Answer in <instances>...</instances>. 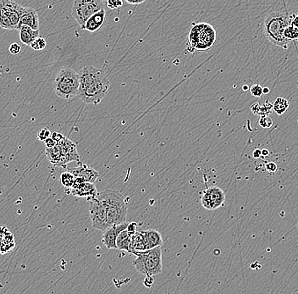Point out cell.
I'll return each mask as SVG.
<instances>
[{
	"mask_svg": "<svg viewBox=\"0 0 298 294\" xmlns=\"http://www.w3.org/2000/svg\"><path fill=\"white\" fill-rule=\"evenodd\" d=\"M262 155H263V156H268V155H270V151L268 150V149H263V150H262Z\"/></svg>",
	"mask_w": 298,
	"mask_h": 294,
	"instance_id": "cell-42",
	"label": "cell"
},
{
	"mask_svg": "<svg viewBox=\"0 0 298 294\" xmlns=\"http://www.w3.org/2000/svg\"><path fill=\"white\" fill-rule=\"evenodd\" d=\"M23 6L11 0H0V27L18 30Z\"/></svg>",
	"mask_w": 298,
	"mask_h": 294,
	"instance_id": "cell-7",
	"label": "cell"
},
{
	"mask_svg": "<svg viewBox=\"0 0 298 294\" xmlns=\"http://www.w3.org/2000/svg\"><path fill=\"white\" fill-rule=\"evenodd\" d=\"M70 193L73 196L78 198H86L87 200L94 198L98 196V191L96 189L94 183L92 182H86L83 188L79 189H70Z\"/></svg>",
	"mask_w": 298,
	"mask_h": 294,
	"instance_id": "cell-16",
	"label": "cell"
},
{
	"mask_svg": "<svg viewBox=\"0 0 298 294\" xmlns=\"http://www.w3.org/2000/svg\"><path fill=\"white\" fill-rule=\"evenodd\" d=\"M44 143L45 145H46V147H54V146H55V145L57 144V143H56L53 138H51V137L46 138L44 140Z\"/></svg>",
	"mask_w": 298,
	"mask_h": 294,
	"instance_id": "cell-38",
	"label": "cell"
},
{
	"mask_svg": "<svg viewBox=\"0 0 298 294\" xmlns=\"http://www.w3.org/2000/svg\"><path fill=\"white\" fill-rule=\"evenodd\" d=\"M127 230L130 232L131 235L136 233L137 231V224L136 222H131L128 223V226L127 227Z\"/></svg>",
	"mask_w": 298,
	"mask_h": 294,
	"instance_id": "cell-34",
	"label": "cell"
},
{
	"mask_svg": "<svg viewBox=\"0 0 298 294\" xmlns=\"http://www.w3.org/2000/svg\"><path fill=\"white\" fill-rule=\"evenodd\" d=\"M273 110V105L270 103L266 102L263 106H260V111L259 115H268Z\"/></svg>",
	"mask_w": 298,
	"mask_h": 294,
	"instance_id": "cell-28",
	"label": "cell"
},
{
	"mask_svg": "<svg viewBox=\"0 0 298 294\" xmlns=\"http://www.w3.org/2000/svg\"><path fill=\"white\" fill-rule=\"evenodd\" d=\"M74 179H75V176L70 171L66 170L65 172H63L61 175V183L65 188H71V186L73 184Z\"/></svg>",
	"mask_w": 298,
	"mask_h": 294,
	"instance_id": "cell-24",
	"label": "cell"
},
{
	"mask_svg": "<svg viewBox=\"0 0 298 294\" xmlns=\"http://www.w3.org/2000/svg\"><path fill=\"white\" fill-rule=\"evenodd\" d=\"M128 4H132V5H137L141 3H144L146 0H125Z\"/></svg>",
	"mask_w": 298,
	"mask_h": 294,
	"instance_id": "cell-39",
	"label": "cell"
},
{
	"mask_svg": "<svg viewBox=\"0 0 298 294\" xmlns=\"http://www.w3.org/2000/svg\"><path fill=\"white\" fill-rule=\"evenodd\" d=\"M105 18H106V12L105 9H102L98 12L93 14L92 16H90V18L86 21L83 30H86L89 32L99 31V29L105 25Z\"/></svg>",
	"mask_w": 298,
	"mask_h": 294,
	"instance_id": "cell-15",
	"label": "cell"
},
{
	"mask_svg": "<svg viewBox=\"0 0 298 294\" xmlns=\"http://www.w3.org/2000/svg\"><path fill=\"white\" fill-rule=\"evenodd\" d=\"M202 205L209 210H214L221 207L225 201V193L217 186L207 189L201 198Z\"/></svg>",
	"mask_w": 298,
	"mask_h": 294,
	"instance_id": "cell-10",
	"label": "cell"
},
{
	"mask_svg": "<svg viewBox=\"0 0 298 294\" xmlns=\"http://www.w3.org/2000/svg\"><path fill=\"white\" fill-rule=\"evenodd\" d=\"M270 90L269 87H263V94H268L270 93Z\"/></svg>",
	"mask_w": 298,
	"mask_h": 294,
	"instance_id": "cell-43",
	"label": "cell"
},
{
	"mask_svg": "<svg viewBox=\"0 0 298 294\" xmlns=\"http://www.w3.org/2000/svg\"><path fill=\"white\" fill-rule=\"evenodd\" d=\"M251 110L254 113V115H259L260 111V105L258 103H254L253 105L251 106Z\"/></svg>",
	"mask_w": 298,
	"mask_h": 294,
	"instance_id": "cell-37",
	"label": "cell"
},
{
	"mask_svg": "<svg viewBox=\"0 0 298 294\" xmlns=\"http://www.w3.org/2000/svg\"><path fill=\"white\" fill-rule=\"evenodd\" d=\"M47 45H48V42L43 38L38 37L32 42L30 47L36 51H40V50H43L47 47Z\"/></svg>",
	"mask_w": 298,
	"mask_h": 294,
	"instance_id": "cell-25",
	"label": "cell"
},
{
	"mask_svg": "<svg viewBox=\"0 0 298 294\" xmlns=\"http://www.w3.org/2000/svg\"><path fill=\"white\" fill-rule=\"evenodd\" d=\"M265 168H266L267 170L270 173L276 172L277 169H278L277 165H276L275 162H269V163H267L266 166H265Z\"/></svg>",
	"mask_w": 298,
	"mask_h": 294,
	"instance_id": "cell-33",
	"label": "cell"
},
{
	"mask_svg": "<svg viewBox=\"0 0 298 294\" xmlns=\"http://www.w3.org/2000/svg\"><path fill=\"white\" fill-rule=\"evenodd\" d=\"M102 9H105L103 0H75L71 13L81 28L84 29L90 16Z\"/></svg>",
	"mask_w": 298,
	"mask_h": 294,
	"instance_id": "cell-8",
	"label": "cell"
},
{
	"mask_svg": "<svg viewBox=\"0 0 298 294\" xmlns=\"http://www.w3.org/2000/svg\"><path fill=\"white\" fill-rule=\"evenodd\" d=\"M127 226L128 223L126 221L121 224L113 225L108 227L107 229H105L102 237L103 243L109 250L112 249L116 250V239L118 235L121 233L122 231L127 229Z\"/></svg>",
	"mask_w": 298,
	"mask_h": 294,
	"instance_id": "cell-12",
	"label": "cell"
},
{
	"mask_svg": "<svg viewBox=\"0 0 298 294\" xmlns=\"http://www.w3.org/2000/svg\"><path fill=\"white\" fill-rule=\"evenodd\" d=\"M103 1H105V0H103Z\"/></svg>",
	"mask_w": 298,
	"mask_h": 294,
	"instance_id": "cell-45",
	"label": "cell"
},
{
	"mask_svg": "<svg viewBox=\"0 0 298 294\" xmlns=\"http://www.w3.org/2000/svg\"><path fill=\"white\" fill-rule=\"evenodd\" d=\"M50 137L58 144V143H60V142L63 139L64 136H63V135L60 133V132L54 131V133H51Z\"/></svg>",
	"mask_w": 298,
	"mask_h": 294,
	"instance_id": "cell-36",
	"label": "cell"
},
{
	"mask_svg": "<svg viewBox=\"0 0 298 294\" xmlns=\"http://www.w3.org/2000/svg\"><path fill=\"white\" fill-rule=\"evenodd\" d=\"M216 31L209 23L194 24L188 34L187 49L191 53L208 51L214 45Z\"/></svg>",
	"mask_w": 298,
	"mask_h": 294,
	"instance_id": "cell-4",
	"label": "cell"
},
{
	"mask_svg": "<svg viewBox=\"0 0 298 294\" xmlns=\"http://www.w3.org/2000/svg\"><path fill=\"white\" fill-rule=\"evenodd\" d=\"M291 25L296 26L298 28V14L292 16V21H291Z\"/></svg>",
	"mask_w": 298,
	"mask_h": 294,
	"instance_id": "cell-40",
	"label": "cell"
},
{
	"mask_svg": "<svg viewBox=\"0 0 298 294\" xmlns=\"http://www.w3.org/2000/svg\"><path fill=\"white\" fill-rule=\"evenodd\" d=\"M284 36L286 39L292 41H298V28L292 25H289L284 32Z\"/></svg>",
	"mask_w": 298,
	"mask_h": 294,
	"instance_id": "cell-23",
	"label": "cell"
},
{
	"mask_svg": "<svg viewBox=\"0 0 298 294\" xmlns=\"http://www.w3.org/2000/svg\"><path fill=\"white\" fill-rule=\"evenodd\" d=\"M51 136V132L47 128H43L39 131L38 133V140L44 141L46 138H49Z\"/></svg>",
	"mask_w": 298,
	"mask_h": 294,
	"instance_id": "cell-31",
	"label": "cell"
},
{
	"mask_svg": "<svg viewBox=\"0 0 298 294\" xmlns=\"http://www.w3.org/2000/svg\"><path fill=\"white\" fill-rule=\"evenodd\" d=\"M98 198L106 208L108 226L121 224L127 221V207L124 196L121 192L106 189L98 193Z\"/></svg>",
	"mask_w": 298,
	"mask_h": 294,
	"instance_id": "cell-3",
	"label": "cell"
},
{
	"mask_svg": "<svg viewBox=\"0 0 298 294\" xmlns=\"http://www.w3.org/2000/svg\"><path fill=\"white\" fill-rule=\"evenodd\" d=\"M79 86V74L71 68H64L60 70L55 77L54 93L61 99H73L78 96Z\"/></svg>",
	"mask_w": 298,
	"mask_h": 294,
	"instance_id": "cell-5",
	"label": "cell"
},
{
	"mask_svg": "<svg viewBox=\"0 0 298 294\" xmlns=\"http://www.w3.org/2000/svg\"><path fill=\"white\" fill-rule=\"evenodd\" d=\"M133 266L137 272L145 276L160 274L163 270L161 246L141 252L134 260Z\"/></svg>",
	"mask_w": 298,
	"mask_h": 294,
	"instance_id": "cell-6",
	"label": "cell"
},
{
	"mask_svg": "<svg viewBox=\"0 0 298 294\" xmlns=\"http://www.w3.org/2000/svg\"><path fill=\"white\" fill-rule=\"evenodd\" d=\"M58 145L61 147V159L58 167L65 168V166L71 161L79 162V154L76 150V145L74 142L69 138L64 137L63 139L58 143Z\"/></svg>",
	"mask_w": 298,
	"mask_h": 294,
	"instance_id": "cell-11",
	"label": "cell"
},
{
	"mask_svg": "<svg viewBox=\"0 0 298 294\" xmlns=\"http://www.w3.org/2000/svg\"><path fill=\"white\" fill-rule=\"evenodd\" d=\"M85 183H86V181L83 179V178L75 176V179H74L73 184L71 186V189H81V188H83V186L85 185Z\"/></svg>",
	"mask_w": 298,
	"mask_h": 294,
	"instance_id": "cell-30",
	"label": "cell"
},
{
	"mask_svg": "<svg viewBox=\"0 0 298 294\" xmlns=\"http://www.w3.org/2000/svg\"><path fill=\"white\" fill-rule=\"evenodd\" d=\"M248 86H243V89L244 90H248Z\"/></svg>",
	"mask_w": 298,
	"mask_h": 294,
	"instance_id": "cell-44",
	"label": "cell"
},
{
	"mask_svg": "<svg viewBox=\"0 0 298 294\" xmlns=\"http://www.w3.org/2000/svg\"><path fill=\"white\" fill-rule=\"evenodd\" d=\"M20 40L21 41L23 44L30 46L32 42L39 37L38 30H34L28 26H23L20 27L19 30Z\"/></svg>",
	"mask_w": 298,
	"mask_h": 294,
	"instance_id": "cell-19",
	"label": "cell"
},
{
	"mask_svg": "<svg viewBox=\"0 0 298 294\" xmlns=\"http://www.w3.org/2000/svg\"><path fill=\"white\" fill-rule=\"evenodd\" d=\"M46 154L48 160L55 167L59 166L61 159V151L60 146L56 144L54 147H46Z\"/></svg>",
	"mask_w": 298,
	"mask_h": 294,
	"instance_id": "cell-21",
	"label": "cell"
},
{
	"mask_svg": "<svg viewBox=\"0 0 298 294\" xmlns=\"http://www.w3.org/2000/svg\"><path fill=\"white\" fill-rule=\"evenodd\" d=\"M65 169L67 171H70L71 174H73L76 177H82L86 182L94 183L99 176V172L97 170L86 164H81L79 167L73 168L65 167Z\"/></svg>",
	"mask_w": 298,
	"mask_h": 294,
	"instance_id": "cell-13",
	"label": "cell"
},
{
	"mask_svg": "<svg viewBox=\"0 0 298 294\" xmlns=\"http://www.w3.org/2000/svg\"><path fill=\"white\" fill-rule=\"evenodd\" d=\"M21 46H20L18 43H16V42H14V43H12V44L10 45V54H12V55H18L20 52H21Z\"/></svg>",
	"mask_w": 298,
	"mask_h": 294,
	"instance_id": "cell-32",
	"label": "cell"
},
{
	"mask_svg": "<svg viewBox=\"0 0 298 294\" xmlns=\"http://www.w3.org/2000/svg\"><path fill=\"white\" fill-rule=\"evenodd\" d=\"M23 25L30 26L34 30H38L39 21H38V13L35 10H33L32 8L23 7L22 13H21V19H20L18 30Z\"/></svg>",
	"mask_w": 298,
	"mask_h": 294,
	"instance_id": "cell-14",
	"label": "cell"
},
{
	"mask_svg": "<svg viewBox=\"0 0 298 294\" xmlns=\"http://www.w3.org/2000/svg\"><path fill=\"white\" fill-rule=\"evenodd\" d=\"M141 232L143 233V239L148 250H151L155 247L161 246L163 239L158 231L151 229V230L142 231Z\"/></svg>",
	"mask_w": 298,
	"mask_h": 294,
	"instance_id": "cell-17",
	"label": "cell"
},
{
	"mask_svg": "<svg viewBox=\"0 0 298 294\" xmlns=\"http://www.w3.org/2000/svg\"><path fill=\"white\" fill-rule=\"evenodd\" d=\"M292 16L285 11H274L265 17L263 21V32L267 39L272 44L286 50L291 41L285 38V29L291 25Z\"/></svg>",
	"mask_w": 298,
	"mask_h": 294,
	"instance_id": "cell-2",
	"label": "cell"
},
{
	"mask_svg": "<svg viewBox=\"0 0 298 294\" xmlns=\"http://www.w3.org/2000/svg\"><path fill=\"white\" fill-rule=\"evenodd\" d=\"M107 4L110 10H117L123 5V0H107Z\"/></svg>",
	"mask_w": 298,
	"mask_h": 294,
	"instance_id": "cell-29",
	"label": "cell"
},
{
	"mask_svg": "<svg viewBox=\"0 0 298 294\" xmlns=\"http://www.w3.org/2000/svg\"><path fill=\"white\" fill-rule=\"evenodd\" d=\"M78 98L86 104L97 105L108 93L110 82L103 69L85 66L79 74Z\"/></svg>",
	"mask_w": 298,
	"mask_h": 294,
	"instance_id": "cell-1",
	"label": "cell"
},
{
	"mask_svg": "<svg viewBox=\"0 0 298 294\" xmlns=\"http://www.w3.org/2000/svg\"><path fill=\"white\" fill-rule=\"evenodd\" d=\"M147 249L146 244L143 239V233L141 231H137L131 236L130 244V253H133L137 256L141 252H144Z\"/></svg>",
	"mask_w": 298,
	"mask_h": 294,
	"instance_id": "cell-18",
	"label": "cell"
},
{
	"mask_svg": "<svg viewBox=\"0 0 298 294\" xmlns=\"http://www.w3.org/2000/svg\"><path fill=\"white\" fill-rule=\"evenodd\" d=\"M273 110L277 115H281L286 113V110L290 107V103L285 98L279 97L274 101Z\"/></svg>",
	"mask_w": 298,
	"mask_h": 294,
	"instance_id": "cell-22",
	"label": "cell"
},
{
	"mask_svg": "<svg viewBox=\"0 0 298 294\" xmlns=\"http://www.w3.org/2000/svg\"><path fill=\"white\" fill-rule=\"evenodd\" d=\"M259 125H260L261 127L265 128V129L270 128L273 125V121L269 115H261Z\"/></svg>",
	"mask_w": 298,
	"mask_h": 294,
	"instance_id": "cell-26",
	"label": "cell"
},
{
	"mask_svg": "<svg viewBox=\"0 0 298 294\" xmlns=\"http://www.w3.org/2000/svg\"><path fill=\"white\" fill-rule=\"evenodd\" d=\"M153 282H154V280H153V278H152V276H150V275H146L145 280L143 281V285H144L146 288H151L152 284H153Z\"/></svg>",
	"mask_w": 298,
	"mask_h": 294,
	"instance_id": "cell-35",
	"label": "cell"
},
{
	"mask_svg": "<svg viewBox=\"0 0 298 294\" xmlns=\"http://www.w3.org/2000/svg\"><path fill=\"white\" fill-rule=\"evenodd\" d=\"M261 156H262V150L260 149H255L253 152V157L254 159H259Z\"/></svg>",
	"mask_w": 298,
	"mask_h": 294,
	"instance_id": "cell-41",
	"label": "cell"
},
{
	"mask_svg": "<svg viewBox=\"0 0 298 294\" xmlns=\"http://www.w3.org/2000/svg\"><path fill=\"white\" fill-rule=\"evenodd\" d=\"M131 234L127 230L122 231L121 233L118 235L116 239V250H125L127 252H130V240H131Z\"/></svg>",
	"mask_w": 298,
	"mask_h": 294,
	"instance_id": "cell-20",
	"label": "cell"
},
{
	"mask_svg": "<svg viewBox=\"0 0 298 294\" xmlns=\"http://www.w3.org/2000/svg\"><path fill=\"white\" fill-rule=\"evenodd\" d=\"M88 201L90 202L89 212L92 220V227L95 229L104 231L108 227L106 208L98 197L92 198Z\"/></svg>",
	"mask_w": 298,
	"mask_h": 294,
	"instance_id": "cell-9",
	"label": "cell"
},
{
	"mask_svg": "<svg viewBox=\"0 0 298 294\" xmlns=\"http://www.w3.org/2000/svg\"><path fill=\"white\" fill-rule=\"evenodd\" d=\"M250 93L255 98H261L263 95V87L258 84L253 85L250 87Z\"/></svg>",
	"mask_w": 298,
	"mask_h": 294,
	"instance_id": "cell-27",
	"label": "cell"
}]
</instances>
